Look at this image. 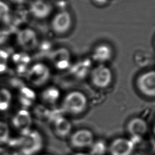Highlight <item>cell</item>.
<instances>
[{"mask_svg": "<svg viewBox=\"0 0 155 155\" xmlns=\"http://www.w3.org/2000/svg\"><path fill=\"white\" fill-rule=\"evenodd\" d=\"M74 155H90L88 153H76L74 154Z\"/></svg>", "mask_w": 155, "mask_h": 155, "instance_id": "26", "label": "cell"}, {"mask_svg": "<svg viewBox=\"0 0 155 155\" xmlns=\"http://www.w3.org/2000/svg\"><path fill=\"white\" fill-rule=\"evenodd\" d=\"M30 62V58L26 54L17 53L13 57V62L16 67L18 73L24 74L25 76L29 67L28 64Z\"/></svg>", "mask_w": 155, "mask_h": 155, "instance_id": "18", "label": "cell"}, {"mask_svg": "<svg viewBox=\"0 0 155 155\" xmlns=\"http://www.w3.org/2000/svg\"><path fill=\"white\" fill-rule=\"evenodd\" d=\"M154 45H155V42H154Z\"/></svg>", "mask_w": 155, "mask_h": 155, "instance_id": "29", "label": "cell"}, {"mask_svg": "<svg viewBox=\"0 0 155 155\" xmlns=\"http://www.w3.org/2000/svg\"><path fill=\"white\" fill-rule=\"evenodd\" d=\"M139 90L148 97L155 96V71L151 70L141 74L136 81Z\"/></svg>", "mask_w": 155, "mask_h": 155, "instance_id": "7", "label": "cell"}, {"mask_svg": "<svg viewBox=\"0 0 155 155\" xmlns=\"http://www.w3.org/2000/svg\"><path fill=\"white\" fill-rule=\"evenodd\" d=\"M148 130L145 120L140 117L131 119L127 124V131L133 137H140L145 135Z\"/></svg>", "mask_w": 155, "mask_h": 155, "instance_id": "15", "label": "cell"}, {"mask_svg": "<svg viewBox=\"0 0 155 155\" xmlns=\"http://www.w3.org/2000/svg\"><path fill=\"white\" fill-rule=\"evenodd\" d=\"M10 1L16 4H22L24 2H25L27 0H10Z\"/></svg>", "mask_w": 155, "mask_h": 155, "instance_id": "25", "label": "cell"}, {"mask_svg": "<svg viewBox=\"0 0 155 155\" xmlns=\"http://www.w3.org/2000/svg\"><path fill=\"white\" fill-rule=\"evenodd\" d=\"M15 143L21 155H35L42 150L44 140L39 131L31 129L26 134L21 135L15 140Z\"/></svg>", "mask_w": 155, "mask_h": 155, "instance_id": "1", "label": "cell"}, {"mask_svg": "<svg viewBox=\"0 0 155 155\" xmlns=\"http://www.w3.org/2000/svg\"><path fill=\"white\" fill-rule=\"evenodd\" d=\"M2 155H21L19 151L15 150H8L4 151Z\"/></svg>", "mask_w": 155, "mask_h": 155, "instance_id": "24", "label": "cell"}, {"mask_svg": "<svg viewBox=\"0 0 155 155\" xmlns=\"http://www.w3.org/2000/svg\"><path fill=\"white\" fill-rule=\"evenodd\" d=\"M92 2L97 6H103L107 4L109 0H91Z\"/></svg>", "mask_w": 155, "mask_h": 155, "instance_id": "23", "label": "cell"}, {"mask_svg": "<svg viewBox=\"0 0 155 155\" xmlns=\"http://www.w3.org/2000/svg\"><path fill=\"white\" fill-rule=\"evenodd\" d=\"M10 10L8 5L0 1V22H7L10 17Z\"/></svg>", "mask_w": 155, "mask_h": 155, "instance_id": "22", "label": "cell"}, {"mask_svg": "<svg viewBox=\"0 0 155 155\" xmlns=\"http://www.w3.org/2000/svg\"><path fill=\"white\" fill-rule=\"evenodd\" d=\"M113 74L110 68L104 64H99L91 70V82L97 88L107 87L111 82Z\"/></svg>", "mask_w": 155, "mask_h": 155, "instance_id": "5", "label": "cell"}, {"mask_svg": "<svg viewBox=\"0 0 155 155\" xmlns=\"http://www.w3.org/2000/svg\"><path fill=\"white\" fill-rule=\"evenodd\" d=\"M93 139L94 137L91 131L86 129H81L71 135L70 142L73 147L82 148L91 146Z\"/></svg>", "mask_w": 155, "mask_h": 155, "instance_id": "11", "label": "cell"}, {"mask_svg": "<svg viewBox=\"0 0 155 155\" xmlns=\"http://www.w3.org/2000/svg\"><path fill=\"white\" fill-rule=\"evenodd\" d=\"M51 73L47 65L38 62L28 68L25 78L28 82L34 87H42L50 79Z\"/></svg>", "mask_w": 155, "mask_h": 155, "instance_id": "3", "label": "cell"}, {"mask_svg": "<svg viewBox=\"0 0 155 155\" xmlns=\"http://www.w3.org/2000/svg\"><path fill=\"white\" fill-rule=\"evenodd\" d=\"M134 147V143L131 140L120 137L114 139L108 149L111 155H131Z\"/></svg>", "mask_w": 155, "mask_h": 155, "instance_id": "10", "label": "cell"}, {"mask_svg": "<svg viewBox=\"0 0 155 155\" xmlns=\"http://www.w3.org/2000/svg\"><path fill=\"white\" fill-rule=\"evenodd\" d=\"M18 45L24 50L30 51L35 49L38 45V36L31 28H26L19 30L16 36Z\"/></svg>", "mask_w": 155, "mask_h": 155, "instance_id": "8", "label": "cell"}, {"mask_svg": "<svg viewBox=\"0 0 155 155\" xmlns=\"http://www.w3.org/2000/svg\"><path fill=\"white\" fill-rule=\"evenodd\" d=\"M8 61V53L4 50L0 49V74H3L7 71Z\"/></svg>", "mask_w": 155, "mask_h": 155, "instance_id": "21", "label": "cell"}, {"mask_svg": "<svg viewBox=\"0 0 155 155\" xmlns=\"http://www.w3.org/2000/svg\"><path fill=\"white\" fill-rule=\"evenodd\" d=\"M113 56V48L110 44L102 42L97 44L91 51V58L99 64H104L111 59Z\"/></svg>", "mask_w": 155, "mask_h": 155, "instance_id": "12", "label": "cell"}, {"mask_svg": "<svg viewBox=\"0 0 155 155\" xmlns=\"http://www.w3.org/2000/svg\"><path fill=\"white\" fill-rule=\"evenodd\" d=\"M154 133H155V127H154Z\"/></svg>", "mask_w": 155, "mask_h": 155, "instance_id": "27", "label": "cell"}, {"mask_svg": "<svg viewBox=\"0 0 155 155\" xmlns=\"http://www.w3.org/2000/svg\"><path fill=\"white\" fill-rule=\"evenodd\" d=\"M59 90L54 86H49L46 87L41 93V97L42 101L49 105L55 104L59 99Z\"/></svg>", "mask_w": 155, "mask_h": 155, "instance_id": "17", "label": "cell"}, {"mask_svg": "<svg viewBox=\"0 0 155 155\" xmlns=\"http://www.w3.org/2000/svg\"><path fill=\"white\" fill-rule=\"evenodd\" d=\"M50 25L52 31L57 35L67 33L73 25L71 14L67 10H60L53 16Z\"/></svg>", "mask_w": 155, "mask_h": 155, "instance_id": "4", "label": "cell"}, {"mask_svg": "<svg viewBox=\"0 0 155 155\" xmlns=\"http://www.w3.org/2000/svg\"><path fill=\"white\" fill-rule=\"evenodd\" d=\"M87 99L84 94L74 91L69 93L64 97L62 108L68 114L76 115L82 113L86 108Z\"/></svg>", "mask_w": 155, "mask_h": 155, "instance_id": "2", "label": "cell"}, {"mask_svg": "<svg viewBox=\"0 0 155 155\" xmlns=\"http://www.w3.org/2000/svg\"><path fill=\"white\" fill-rule=\"evenodd\" d=\"M71 124L65 117H58L53 122L54 133L58 137H65L68 136L71 131Z\"/></svg>", "mask_w": 155, "mask_h": 155, "instance_id": "16", "label": "cell"}, {"mask_svg": "<svg viewBox=\"0 0 155 155\" xmlns=\"http://www.w3.org/2000/svg\"><path fill=\"white\" fill-rule=\"evenodd\" d=\"M12 101V94L5 88H0V111L4 112L9 109Z\"/></svg>", "mask_w": 155, "mask_h": 155, "instance_id": "19", "label": "cell"}, {"mask_svg": "<svg viewBox=\"0 0 155 155\" xmlns=\"http://www.w3.org/2000/svg\"><path fill=\"white\" fill-rule=\"evenodd\" d=\"M33 116L31 113L25 108H21L13 115L12 123L14 128L23 135L31 130Z\"/></svg>", "mask_w": 155, "mask_h": 155, "instance_id": "6", "label": "cell"}, {"mask_svg": "<svg viewBox=\"0 0 155 155\" xmlns=\"http://www.w3.org/2000/svg\"><path fill=\"white\" fill-rule=\"evenodd\" d=\"M44 155H48V154H44Z\"/></svg>", "mask_w": 155, "mask_h": 155, "instance_id": "28", "label": "cell"}, {"mask_svg": "<svg viewBox=\"0 0 155 155\" xmlns=\"http://www.w3.org/2000/svg\"><path fill=\"white\" fill-rule=\"evenodd\" d=\"M50 60L53 66L58 70L68 68L71 64V54L66 48H59L52 51Z\"/></svg>", "mask_w": 155, "mask_h": 155, "instance_id": "9", "label": "cell"}, {"mask_svg": "<svg viewBox=\"0 0 155 155\" xmlns=\"http://www.w3.org/2000/svg\"><path fill=\"white\" fill-rule=\"evenodd\" d=\"M10 139V128L7 123L0 121V143H7Z\"/></svg>", "mask_w": 155, "mask_h": 155, "instance_id": "20", "label": "cell"}, {"mask_svg": "<svg viewBox=\"0 0 155 155\" xmlns=\"http://www.w3.org/2000/svg\"><path fill=\"white\" fill-rule=\"evenodd\" d=\"M52 5L45 0H35L30 5V12L36 18L43 19L47 18L52 12Z\"/></svg>", "mask_w": 155, "mask_h": 155, "instance_id": "13", "label": "cell"}, {"mask_svg": "<svg viewBox=\"0 0 155 155\" xmlns=\"http://www.w3.org/2000/svg\"><path fill=\"white\" fill-rule=\"evenodd\" d=\"M18 98L22 108L28 109L35 103L36 99V94L33 89L24 85L18 90Z\"/></svg>", "mask_w": 155, "mask_h": 155, "instance_id": "14", "label": "cell"}]
</instances>
